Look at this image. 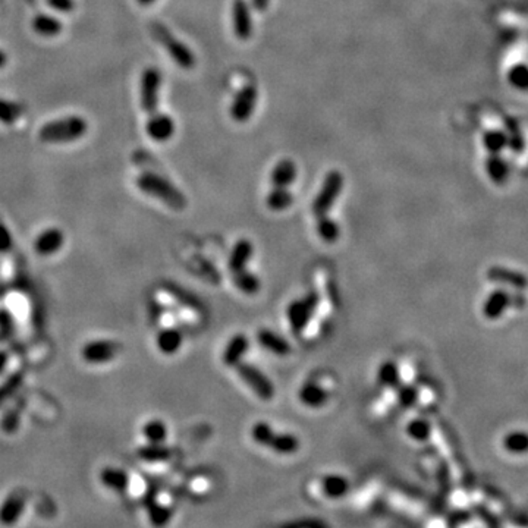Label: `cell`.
<instances>
[{"label": "cell", "mask_w": 528, "mask_h": 528, "mask_svg": "<svg viewBox=\"0 0 528 528\" xmlns=\"http://www.w3.org/2000/svg\"><path fill=\"white\" fill-rule=\"evenodd\" d=\"M293 203V195L288 188L273 186L272 191L266 195V206L272 211H284Z\"/></svg>", "instance_id": "cb8c5ba5"}, {"label": "cell", "mask_w": 528, "mask_h": 528, "mask_svg": "<svg viewBox=\"0 0 528 528\" xmlns=\"http://www.w3.org/2000/svg\"><path fill=\"white\" fill-rule=\"evenodd\" d=\"M253 254H254V245L250 239H239L237 241V244L233 245V248L231 251V255H229V268L231 272H238V270H242L246 267V264L250 263V260L253 258Z\"/></svg>", "instance_id": "ac0fdd59"}, {"label": "cell", "mask_w": 528, "mask_h": 528, "mask_svg": "<svg viewBox=\"0 0 528 528\" xmlns=\"http://www.w3.org/2000/svg\"><path fill=\"white\" fill-rule=\"evenodd\" d=\"M267 448L280 455H292L298 452L300 449V439L295 436V434L275 431L273 438L272 440H270Z\"/></svg>", "instance_id": "44dd1931"}, {"label": "cell", "mask_w": 528, "mask_h": 528, "mask_svg": "<svg viewBox=\"0 0 528 528\" xmlns=\"http://www.w3.org/2000/svg\"><path fill=\"white\" fill-rule=\"evenodd\" d=\"M344 190V175L339 170H331L324 176V181L319 194L315 195L311 204V211L315 217L329 215V211L335 206L338 197Z\"/></svg>", "instance_id": "3957f363"}, {"label": "cell", "mask_w": 528, "mask_h": 528, "mask_svg": "<svg viewBox=\"0 0 528 528\" xmlns=\"http://www.w3.org/2000/svg\"><path fill=\"white\" fill-rule=\"evenodd\" d=\"M12 245H14V239H12L10 232L5 226L0 225V253L9 251Z\"/></svg>", "instance_id": "74e56055"}, {"label": "cell", "mask_w": 528, "mask_h": 528, "mask_svg": "<svg viewBox=\"0 0 528 528\" xmlns=\"http://www.w3.org/2000/svg\"><path fill=\"white\" fill-rule=\"evenodd\" d=\"M232 28L239 40H250L254 26L251 5L246 0H233L232 2Z\"/></svg>", "instance_id": "8fae6325"}, {"label": "cell", "mask_w": 528, "mask_h": 528, "mask_svg": "<svg viewBox=\"0 0 528 528\" xmlns=\"http://www.w3.org/2000/svg\"><path fill=\"white\" fill-rule=\"evenodd\" d=\"M315 229H317V233H319L320 239L327 242V244H333L339 239L340 228H339L338 223L329 215L317 217Z\"/></svg>", "instance_id": "d4e9b609"}, {"label": "cell", "mask_w": 528, "mask_h": 528, "mask_svg": "<svg viewBox=\"0 0 528 528\" xmlns=\"http://www.w3.org/2000/svg\"><path fill=\"white\" fill-rule=\"evenodd\" d=\"M232 284L237 286V289L244 292L245 295H254V293H257L262 288L260 279L254 273L248 272L246 267L232 273Z\"/></svg>", "instance_id": "7402d4cb"}, {"label": "cell", "mask_w": 528, "mask_h": 528, "mask_svg": "<svg viewBox=\"0 0 528 528\" xmlns=\"http://www.w3.org/2000/svg\"><path fill=\"white\" fill-rule=\"evenodd\" d=\"M135 184L141 193H144L153 198H157L159 202L173 210H182L186 207L185 195L172 182L162 178V176L156 173H141Z\"/></svg>", "instance_id": "6da1fadb"}, {"label": "cell", "mask_w": 528, "mask_h": 528, "mask_svg": "<svg viewBox=\"0 0 528 528\" xmlns=\"http://www.w3.org/2000/svg\"><path fill=\"white\" fill-rule=\"evenodd\" d=\"M88 124L81 116H66L41 126L39 138L43 143L49 144H66L74 143L87 134Z\"/></svg>", "instance_id": "7a4b0ae2"}, {"label": "cell", "mask_w": 528, "mask_h": 528, "mask_svg": "<svg viewBox=\"0 0 528 528\" xmlns=\"http://www.w3.org/2000/svg\"><path fill=\"white\" fill-rule=\"evenodd\" d=\"M146 131L151 139L157 143H166L175 134V122L166 113H153L150 115L146 124Z\"/></svg>", "instance_id": "7c38bea8"}, {"label": "cell", "mask_w": 528, "mask_h": 528, "mask_svg": "<svg viewBox=\"0 0 528 528\" xmlns=\"http://www.w3.org/2000/svg\"><path fill=\"white\" fill-rule=\"evenodd\" d=\"M487 276L491 280H498V282H500V284H508V285H512L515 288H525L527 286V280L524 279L522 275L512 273V272H508V270H503V268L493 267L489 270Z\"/></svg>", "instance_id": "f1b7e54d"}, {"label": "cell", "mask_w": 528, "mask_h": 528, "mask_svg": "<svg viewBox=\"0 0 528 528\" xmlns=\"http://www.w3.org/2000/svg\"><path fill=\"white\" fill-rule=\"evenodd\" d=\"M257 342L277 357H286L291 354V345L288 340L276 332L270 331V329H260L257 332Z\"/></svg>", "instance_id": "5bb4252c"}, {"label": "cell", "mask_w": 528, "mask_h": 528, "mask_svg": "<svg viewBox=\"0 0 528 528\" xmlns=\"http://www.w3.org/2000/svg\"><path fill=\"white\" fill-rule=\"evenodd\" d=\"M509 84L518 90H528V66L518 63L511 68L508 72Z\"/></svg>", "instance_id": "e575fe53"}, {"label": "cell", "mask_w": 528, "mask_h": 528, "mask_svg": "<svg viewBox=\"0 0 528 528\" xmlns=\"http://www.w3.org/2000/svg\"><path fill=\"white\" fill-rule=\"evenodd\" d=\"M8 63V56L5 52L0 50V68H3Z\"/></svg>", "instance_id": "b9f144b4"}, {"label": "cell", "mask_w": 528, "mask_h": 528, "mask_svg": "<svg viewBox=\"0 0 528 528\" xmlns=\"http://www.w3.org/2000/svg\"><path fill=\"white\" fill-rule=\"evenodd\" d=\"M348 487V480L339 474H327L320 480L322 495L329 499H338L344 496Z\"/></svg>", "instance_id": "d6986e66"}, {"label": "cell", "mask_w": 528, "mask_h": 528, "mask_svg": "<svg viewBox=\"0 0 528 528\" xmlns=\"http://www.w3.org/2000/svg\"><path fill=\"white\" fill-rule=\"evenodd\" d=\"M258 99V91L254 86L242 87L232 100L231 116L235 122L244 124L250 119L255 110V104Z\"/></svg>", "instance_id": "30bf717a"}, {"label": "cell", "mask_w": 528, "mask_h": 528, "mask_svg": "<svg viewBox=\"0 0 528 528\" xmlns=\"http://www.w3.org/2000/svg\"><path fill=\"white\" fill-rule=\"evenodd\" d=\"M407 434L417 442H426L431 434V426L430 422L424 418H414L408 422L407 426Z\"/></svg>", "instance_id": "4dcf8cb0"}, {"label": "cell", "mask_w": 528, "mask_h": 528, "mask_svg": "<svg viewBox=\"0 0 528 528\" xmlns=\"http://www.w3.org/2000/svg\"><path fill=\"white\" fill-rule=\"evenodd\" d=\"M378 382L387 389H393V387L401 384V370H399L395 361L387 360L380 364V367L378 369Z\"/></svg>", "instance_id": "603a6c76"}, {"label": "cell", "mask_w": 528, "mask_h": 528, "mask_svg": "<svg viewBox=\"0 0 528 528\" xmlns=\"http://www.w3.org/2000/svg\"><path fill=\"white\" fill-rule=\"evenodd\" d=\"M275 434V430L267 424L266 421H258L251 427V438L257 444H262L264 448H267L270 440H272Z\"/></svg>", "instance_id": "836d02e7"}, {"label": "cell", "mask_w": 528, "mask_h": 528, "mask_svg": "<svg viewBox=\"0 0 528 528\" xmlns=\"http://www.w3.org/2000/svg\"><path fill=\"white\" fill-rule=\"evenodd\" d=\"M483 144L490 155H499L508 146V137L503 131H487L483 135Z\"/></svg>", "instance_id": "d6a6232c"}, {"label": "cell", "mask_w": 528, "mask_h": 528, "mask_svg": "<svg viewBox=\"0 0 528 528\" xmlns=\"http://www.w3.org/2000/svg\"><path fill=\"white\" fill-rule=\"evenodd\" d=\"M420 399V392L414 384H399L398 386V393H396V401L402 408L408 409L417 405Z\"/></svg>", "instance_id": "1f68e13d"}, {"label": "cell", "mask_w": 528, "mask_h": 528, "mask_svg": "<svg viewBox=\"0 0 528 528\" xmlns=\"http://www.w3.org/2000/svg\"><path fill=\"white\" fill-rule=\"evenodd\" d=\"M121 346L112 339H92L81 348V358L90 366H106L119 357Z\"/></svg>", "instance_id": "8992f818"}, {"label": "cell", "mask_w": 528, "mask_h": 528, "mask_svg": "<svg viewBox=\"0 0 528 528\" xmlns=\"http://www.w3.org/2000/svg\"><path fill=\"white\" fill-rule=\"evenodd\" d=\"M268 3H270V0H250L251 8H254V9L258 10V12L266 10L267 6H268Z\"/></svg>", "instance_id": "ab89813d"}, {"label": "cell", "mask_w": 528, "mask_h": 528, "mask_svg": "<svg viewBox=\"0 0 528 528\" xmlns=\"http://www.w3.org/2000/svg\"><path fill=\"white\" fill-rule=\"evenodd\" d=\"M162 86V74L157 68H147L141 75L139 99L141 108L146 113L153 115L159 108V92Z\"/></svg>", "instance_id": "ba28073f"}, {"label": "cell", "mask_w": 528, "mask_h": 528, "mask_svg": "<svg viewBox=\"0 0 528 528\" xmlns=\"http://www.w3.org/2000/svg\"><path fill=\"white\" fill-rule=\"evenodd\" d=\"M47 3L59 12H70L75 8L74 0H47Z\"/></svg>", "instance_id": "f35d334b"}, {"label": "cell", "mask_w": 528, "mask_h": 528, "mask_svg": "<svg viewBox=\"0 0 528 528\" xmlns=\"http://www.w3.org/2000/svg\"><path fill=\"white\" fill-rule=\"evenodd\" d=\"M23 113H26V108H23L22 104L12 100L0 99V122L14 124Z\"/></svg>", "instance_id": "f546056e"}, {"label": "cell", "mask_w": 528, "mask_h": 528, "mask_svg": "<svg viewBox=\"0 0 528 528\" xmlns=\"http://www.w3.org/2000/svg\"><path fill=\"white\" fill-rule=\"evenodd\" d=\"M137 2L141 5V6H148L151 3H155L156 0H137Z\"/></svg>", "instance_id": "7bdbcfd3"}, {"label": "cell", "mask_w": 528, "mask_h": 528, "mask_svg": "<svg viewBox=\"0 0 528 528\" xmlns=\"http://www.w3.org/2000/svg\"><path fill=\"white\" fill-rule=\"evenodd\" d=\"M65 241V232L61 228L49 226L40 231L34 238L32 250L40 257H52L63 248Z\"/></svg>", "instance_id": "9c48e42d"}, {"label": "cell", "mask_w": 528, "mask_h": 528, "mask_svg": "<svg viewBox=\"0 0 528 528\" xmlns=\"http://www.w3.org/2000/svg\"><path fill=\"white\" fill-rule=\"evenodd\" d=\"M486 170L489 178L495 184H503L508 179L509 168L508 163L505 162L499 155H490V157L486 160Z\"/></svg>", "instance_id": "83f0119b"}, {"label": "cell", "mask_w": 528, "mask_h": 528, "mask_svg": "<svg viewBox=\"0 0 528 528\" xmlns=\"http://www.w3.org/2000/svg\"><path fill=\"white\" fill-rule=\"evenodd\" d=\"M250 348V339L244 333H237L231 338L225 351H223L222 361L226 367H237L242 362V357Z\"/></svg>", "instance_id": "4fadbf2b"}, {"label": "cell", "mask_w": 528, "mask_h": 528, "mask_svg": "<svg viewBox=\"0 0 528 528\" xmlns=\"http://www.w3.org/2000/svg\"><path fill=\"white\" fill-rule=\"evenodd\" d=\"M508 137V146L514 153H521L524 150V138L520 133V128L515 121L509 119L507 121V131H505Z\"/></svg>", "instance_id": "d590c367"}, {"label": "cell", "mask_w": 528, "mask_h": 528, "mask_svg": "<svg viewBox=\"0 0 528 528\" xmlns=\"http://www.w3.org/2000/svg\"><path fill=\"white\" fill-rule=\"evenodd\" d=\"M9 364V355L5 351H0V374H3Z\"/></svg>", "instance_id": "60d3db41"}, {"label": "cell", "mask_w": 528, "mask_h": 528, "mask_svg": "<svg viewBox=\"0 0 528 528\" xmlns=\"http://www.w3.org/2000/svg\"><path fill=\"white\" fill-rule=\"evenodd\" d=\"M509 304V295L505 291L498 289L495 292H491L489 298L485 302L483 307V314L490 320H496L502 315V313L507 310Z\"/></svg>", "instance_id": "ffe728a7"}, {"label": "cell", "mask_w": 528, "mask_h": 528, "mask_svg": "<svg viewBox=\"0 0 528 528\" xmlns=\"http://www.w3.org/2000/svg\"><path fill=\"white\" fill-rule=\"evenodd\" d=\"M319 301H320L319 293L309 292L307 295H304L302 298H298V300H293L288 305L286 317L293 333L300 335L305 331V327L309 326L310 320L313 319L317 305H319Z\"/></svg>", "instance_id": "5b68a950"}, {"label": "cell", "mask_w": 528, "mask_h": 528, "mask_svg": "<svg viewBox=\"0 0 528 528\" xmlns=\"http://www.w3.org/2000/svg\"><path fill=\"white\" fill-rule=\"evenodd\" d=\"M184 335L176 327H166L156 336V346L163 355H175L182 348Z\"/></svg>", "instance_id": "9a60e30c"}, {"label": "cell", "mask_w": 528, "mask_h": 528, "mask_svg": "<svg viewBox=\"0 0 528 528\" xmlns=\"http://www.w3.org/2000/svg\"><path fill=\"white\" fill-rule=\"evenodd\" d=\"M32 30L43 37H55L62 31V22L50 15H37L32 19Z\"/></svg>", "instance_id": "484cf974"}, {"label": "cell", "mask_w": 528, "mask_h": 528, "mask_svg": "<svg viewBox=\"0 0 528 528\" xmlns=\"http://www.w3.org/2000/svg\"><path fill=\"white\" fill-rule=\"evenodd\" d=\"M507 448L511 451H527L528 449V436L525 433H511L507 438Z\"/></svg>", "instance_id": "8d00e7d4"}, {"label": "cell", "mask_w": 528, "mask_h": 528, "mask_svg": "<svg viewBox=\"0 0 528 528\" xmlns=\"http://www.w3.org/2000/svg\"><path fill=\"white\" fill-rule=\"evenodd\" d=\"M151 31L153 35H155V39L163 44V47L166 49V52L176 65L181 66L182 69H191L195 66V55L186 44H184L178 39H175L166 28L160 26V23H153Z\"/></svg>", "instance_id": "277c9868"}, {"label": "cell", "mask_w": 528, "mask_h": 528, "mask_svg": "<svg viewBox=\"0 0 528 528\" xmlns=\"http://www.w3.org/2000/svg\"><path fill=\"white\" fill-rule=\"evenodd\" d=\"M300 402L307 408H322L329 401V395L323 386L315 382H307L301 386L298 392Z\"/></svg>", "instance_id": "2e32d148"}, {"label": "cell", "mask_w": 528, "mask_h": 528, "mask_svg": "<svg viewBox=\"0 0 528 528\" xmlns=\"http://www.w3.org/2000/svg\"><path fill=\"white\" fill-rule=\"evenodd\" d=\"M141 430H143V436L151 444H162L164 440L168 439V426H166V422L159 420V418L148 420Z\"/></svg>", "instance_id": "4316f807"}, {"label": "cell", "mask_w": 528, "mask_h": 528, "mask_svg": "<svg viewBox=\"0 0 528 528\" xmlns=\"http://www.w3.org/2000/svg\"><path fill=\"white\" fill-rule=\"evenodd\" d=\"M297 176H298L297 164L289 159H284L276 164L272 173H270V182H272L273 186L288 188L297 181Z\"/></svg>", "instance_id": "e0dca14e"}, {"label": "cell", "mask_w": 528, "mask_h": 528, "mask_svg": "<svg viewBox=\"0 0 528 528\" xmlns=\"http://www.w3.org/2000/svg\"><path fill=\"white\" fill-rule=\"evenodd\" d=\"M237 373L239 379L250 387V389L263 401H270L275 396V384L267 375L250 362H239L237 367Z\"/></svg>", "instance_id": "52a82bcc"}]
</instances>
